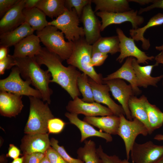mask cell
I'll return each instance as SVG.
<instances>
[{
  "label": "cell",
  "instance_id": "7",
  "mask_svg": "<svg viewBox=\"0 0 163 163\" xmlns=\"http://www.w3.org/2000/svg\"><path fill=\"white\" fill-rule=\"evenodd\" d=\"M20 72L18 67H13L9 76L0 80V91H4L21 96H33L42 99L40 92L30 86L32 84L29 80H23L21 78Z\"/></svg>",
  "mask_w": 163,
  "mask_h": 163
},
{
  "label": "cell",
  "instance_id": "25",
  "mask_svg": "<svg viewBox=\"0 0 163 163\" xmlns=\"http://www.w3.org/2000/svg\"><path fill=\"white\" fill-rule=\"evenodd\" d=\"M147 100L144 95L139 98L133 95L129 100L128 105L133 119L135 118L142 122L146 126L149 134L150 135L153 132L149 124L145 106V102Z\"/></svg>",
  "mask_w": 163,
  "mask_h": 163
},
{
  "label": "cell",
  "instance_id": "32",
  "mask_svg": "<svg viewBox=\"0 0 163 163\" xmlns=\"http://www.w3.org/2000/svg\"><path fill=\"white\" fill-rule=\"evenodd\" d=\"M145 104L149 124L153 132L162 126L163 113L155 105L150 104L147 99Z\"/></svg>",
  "mask_w": 163,
  "mask_h": 163
},
{
  "label": "cell",
  "instance_id": "16",
  "mask_svg": "<svg viewBox=\"0 0 163 163\" xmlns=\"http://www.w3.org/2000/svg\"><path fill=\"white\" fill-rule=\"evenodd\" d=\"M88 82L92 89L94 102L106 105L115 115L120 117L125 115L122 107L117 104L110 97L107 85L98 83L89 77Z\"/></svg>",
  "mask_w": 163,
  "mask_h": 163
},
{
  "label": "cell",
  "instance_id": "26",
  "mask_svg": "<svg viewBox=\"0 0 163 163\" xmlns=\"http://www.w3.org/2000/svg\"><path fill=\"white\" fill-rule=\"evenodd\" d=\"M163 24V14L159 13L151 18L147 24L143 27L136 29L129 30V34L132 38L136 41H140L142 42V48L145 50L149 49L150 44L149 39L145 38L144 34L148 28Z\"/></svg>",
  "mask_w": 163,
  "mask_h": 163
},
{
  "label": "cell",
  "instance_id": "49",
  "mask_svg": "<svg viewBox=\"0 0 163 163\" xmlns=\"http://www.w3.org/2000/svg\"><path fill=\"white\" fill-rule=\"evenodd\" d=\"M24 156L23 155L21 157H18L10 163H24Z\"/></svg>",
  "mask_w": 163,
  "mask_h": 163
},
{
  "label": "cell",
  "instance_id": "27",
  "mask_svg": "<svg viewBox=\"0 0 163 163\" xmlns=\"http://www.w3.org/2000/svg\"><path fill=\"white\" fill-rule=\"evenodd\" d=\"M95 5L94 12L119 13L131 10L129 0H92Z\"/></svg>",
  "mask_w": 163,
  "mask_h": 163
},
{
  "label": "cell",
  "instance_id": "50",
  "mask_svg": "<svg viewBox=\"0 0 163 163\" xmlns=\"http://www.w3.org/2000/svg\"><path fill=\"white\" fill-rule=\"evenodd\" d=\"M154 139L158 141H163V134H157L154 137Z\"/></svg>",
  "mask_w": 163,
  "mask_h": 163
},
{
  "label": "cell",
  "instance_id": "47",
  "mask_svg": "<svg viewBox=\"0 0 163 163\" xmlns=\"http://www.w3.org/2000/svg\"><path fill=\"white\" fill-rule=\"evenodd\" d=\"M129 2H134L141 5L152 3L153 0H129Z\"/></svg>",
  "mask_w": 163,
  "mask_h": 163
},
{
  "label": "cell",
  "instance_id": "35",
  "mask_svg": "<svg viewBox=\"0 0 163 163\" xmlns=\"http://www.w3.org/2000/svg\"><path fill=\"white\" fill-rule=\"evenodd\" d=\"M91 2V0H65V6L69 10L74 8L80 18L84 8Z\"/></svg>",
  "mask_w": 163,
  "mask_h": 163
},
{
  "label": "cell",
  "instance_id": "22",
  "mask_svg": "<svg viewBox=\"0 0 163 163\" xmlns=\"http://www.w3.org/2000/svg\"><path fill=\"white\" fill-rule=\"evenodd\" d=\"M133 58L128 57L121 67L114 72L103 78V81L115 79L125 80L129 83L134 94H139L141 91L137 86L135 72L132 65Z\"/></svg>",
  "mask_w": 163,
  "mask_h": 163
},
{
  "label": "cell",
  "instance_id": "21",
  "mask_svg": "<svg viewBox=\"0 0 163 163\" xmlns=\"http://www.w3.org/2000/svg\"><path fill=\"white\" fill-rule=\"evenodd\" d=\"M159 64L156 62L154 65L142 66L137 62L136 59L133 58L132 65L135 72L138 86L147 88L149 85L156 86V84L163 77V75L157 77L151 75L154 67Z\"/></svg>",
  "mask_w": 163,
  "mask_h": 163
},
{
  "label": "cell",
  "instance_id": "39",
  "mask_svg": "<svg viewBox=\"0 0 163 163\" xmlns=\"http://www.w3.org/2000/svg\"><path fill=\"white\" fill-rule=\"evenodd\" d=\"M45 155L50 163H68L51 146L47 150Z\"/></svg>",
  "mask_w": 163,
  "mask_h": 163
},
{
  "label": "cell",
  "instance_id": "9",
  "mask_svg": "<svg viewBox=\"0 0 163 163\" xmlns=\"http://www.w3.org/2000/svg\"><path fill=\"white\" fill-rule=\"evenodd\" d=\"M133 163H155L163 157V145L149 141L142 144L136 142L130 151Z\"/></svg>",
  "mask_w": 163,
  "mask_h": 163
},
{
  "label": "cell",
  "instance_id": "29",
  "mask_svg": "<svg viewBox=\"0 0 163 163\" xmlns=\"http://www.w3.org/2000/svg\"><path fill=\"white\" fill-rule=\"evenodd\" d=\"M36 7L53 20L62 14L67 9L65 0H39Z\"/></svg>",
  "mask_w": 163,
  "mask_h": 163
},
{
  "label": "cell",
  "instance_id": "11",
  "mask_svg": "<svg viewBox=\"0 0 163 163\" xmlns=\"http://www.w3.org/2000/svg\"><path fill=\"white\" fill-rule=\"evenodd\" d=\"M95 14L101 18V31L110 25L120 24L126 21L130 22L133 29H136L144 21L143 17L138 15V11L133 9L119 13L99 11Z\"/></svg>",
  "mask_w": 163,
  "mask_h": 163
},
{
  "label": "cell",
  "instance_id": "45",
  "mask_svg": "<svg viewBox=\"0 0 163 163\" xmlns=\"http://www.w3.org/2000/svg\"><path fill=\"white\" fill-rule=\"evenodd\" d=\"M39 0H25L24 8L30 9L36 7Z\"/></svg>",
  "mask_w": 163,
  "mask_h": 163
},
{
  "label": "cell",
  "instance_id": "4",
  "mask_svg": "<svg viewBox=\"0 0 163 163\" xmlns=\"http://www.w3.org/2000/svg\"><path fill=\"white\" fill-rule=\"evenodd\" d=\"M30 102L29 113L24 127V133H48V123L54 117L47 103L39 98L29 97Z\"/></svg>",
  "mask_w": 163,
  "mask_h": 163
},
{
  "label": "cell",
  "instance_id": "24",
  "mask_svg": "<svg viewBox=\"0 0 163 163\" xmlns=\"http://www.w3.org/2000/svg\"><path fill=\"white\" fill-rule=\"evenodd\" d=\"M34 30L26 22L10 31L0 35V46L9 48L14 46L25 37L33 34Z\"/></svg>",
  "mask_w": 163,
  "mask_h": 163
},
{
  "label": "cell",
  "instance_id": "46",
  "mask_svg": "<svg viewBox=\"0 0 163 163\" xmlns=\"http://www.w3.org/2000/svg\"><path fill=\"white\" fill-rule=\"evenodd\" d=\"M9 48L0 46V61L5 59L8 54Z\"/></svg>",
  "mask_w": 163,
  "mask_h": 163
},
{
  "label": "cell",
  "instance_id": "34",
  "mask_svg": "<svg viewBox=\"0 0 163 163\" xmlns=\"http://www.w3.org/2000/svg\"><path fill=\"white\" fill-rule=\"evenodd\" d=\"M51 146L68 163H85L78 158H75L71 157L66 152L64 147L58 144V141L52 138L50 140Z\"/></svg>",
  "mask_w": 163,
  "mask_h": 163
},
{
  "label": "cell",
  "instance_id": "30",
  "mask_svg": "<svg viewBox=\"0 0 163 163\" xmlns=\"http://www.w3.org/2000/svg\"><path fill=\"white\" fill-rule=\"evenodd\" d=\"M92 51L113 55L120 52V40L117 36L101 37L92 45Z\"/></svg>",
  "mask_w": 163,
  "mask_h": 163
},
{
  "label": "cell",
  "instance_id": "42",
  "mask_svg": "<svg viewBox=\"0 0 163 163\" xmlns=\"http://www.w3.org/2000/svg\"><path fill=\"white\" fill-rule=\"evenodd\" d=\"M23 155L24 156V163H39L45 155L42 153H34Z\"/></svg>",
  "mask_w": 163,
  "mask_h": 163
},
{
  "label": "cell",
  "instance_id": "3",
  "mask_svg": "<svg viewBox=\"0 0 163 163\" xmlns=\"http://www.w3.org/2000/svg\"><path fill=\"white\" fill-rule=\"evenodd\" d=\"M73 42V49L66 60L67 63L78 68L97 83L103 84L102 75L97 73L91 64L92 45L86 42L85 37Z\"/></svg>",
  "mask_w": 163,
  "mask_h": 163
},
{
  "label": "cell",
  "instance_id": "38",
  "mask_svg": "<svg viewBox=\"0 0 163 163\" xmlns=\"http://www.w3.org/2000/svg\"><path fill=\"white\" fill-rule=\"evenodd\" d=\"M108 56L107 54L97 51H92L91 57L92 66H99L102 65Z\"/></svg>",
  "mask_w": 163,
  "mask_h": 163
},
{
  "label": "cell",
  "instance_id": "2",
  "mask_svg": "<svg viewBox=\"0 0 163 163\" xmlns=\"http://www.w3.org/2000/svg\"><path fill=\"white\" fill-rule=\"evenodd\" d=\"M15 59V66L18 68L22 77L26 80H30L32 85L41 93L43 101L50 104L53 93L49 87L51 80L50 73L47 70H44L40 68L35 57Z\"/></svg>",
  "mask_w": 163,
  "mask_h": 163
},
{
  "label": "cell",
  "instance_id": "1",
  "mask_svg": "<svg viewBox=\"0 0 163 163\" xmlns=\"http://www.w3.org/2000/svg\"><path fill=\"white\" fill-rule=\"evenodd\" d=\"M40 66L45 65L52 77L51 82H55L66 90L73 99L80 96L77 80L81 74L76 68L69 65L66 67L58 55L50 52L45 47H42L40 53L35 56Z\"/></svg>",
  "mask_w": 163,
  "mask_h": 163
},
{
  "label": "cell",
  "instance_id": "28",
  "mask_svg": "<svg viewBox=\"0 0 163 163\" xmlns=\"http://www.w3.org/2000/svg\"><path fill=\"white\" fill-rule=\"evenodd\" d=\"M23 13L25 22L29 24L35 30L40 31L48 25V22L46 15L40 10L35 7L27 9L24 8Z\"/></svg>",
  "mask_w": 163,
  "mask_h": 163
},
{
  "label": "cell",
  "instance_id": "36",
  "mask_svg": "<svg viewBox=\"0 0 163 163\" xmlns=\"http://www.w3.org/2000/svg\"><path fill=\"white\" fill-rule=\"evenodd\" d=\"M66 125L65 123L61 119L53 118L50 120L48 123V133L58 134L63 130Z\"/></svg>",
  "mask_w": 163,
  "mask_h": 163
},
{
  "label": "cell",
  "instance_id": "23",
  "mask_svg": "<svg viewBox=\"0 0 163 163\" xmlns=\"http://www.w3.org/2000/svg\"><path fill=\"white\" fill-rule=\"evenodd\" d=\"M84 121L110 135H117L120 118L114 115L101 117H85Z\"/></svg>",
  "mask_w": 163,
  "mask_h": 163
},
{
  "label": "cell",
  "instance_id": "10",
  "mask_svg": "<svg viewBox=\"0 0 163 163\" xmlns=\"http://www.w3.org/2000/svg\"><path fill=\"white\" fill-rule=\"evenodd\" d=\"M120 40V54L117 61L122 63L126 57H135L139 63L147 64L149 60L155 59L153 56H148L139 49L136 45L134 40L131 37H128L119 28L116 30Z\"/></svg>",
  "mask_w": 163,
  "mask_h": 163
},
{
  "label": "cell",
  "instance_id": "14",
  "mask_svg": "<svg viewBox=\"0 0 163 163\" xmlns=\"http://www.w3.org/2000/svg\"><path fill=\"white\" fill-rule=\"evenodd\" d=\"M80 20L83 24L85 40L88 43L92 45L101 37V22L92 10L91 4L84 8Z\"/></svg>",
  "mask_w": 163,
  "mask_h": 163
},
{
  "label": "cell",
  "instance_id": "52",
  "mask_svg": "<svg viewBox=\"0 0 163 163\" xmlns=\"http://www.w3.org/2000/svg\"><path fill=\"white\" fill-rule=\"evenodd\" d=\"M155 49L157 50L163 51V44L160 46H156Z\"/></svg>",
  "mask_w": 163,
  "mask_h": 163
},
{
  "label": "cell",
  "instance_id": "53",
  "mask_svg": "<svg viewBox=\"0 0 163 163\" xmlns=\"http://www.w3.org/2000/svg\"><path fill=\"white\" fill-rule=\"evenodd\" d=\"M120 163H130L127 159H124L121 160Z\"/></svg>",
  "mask_w": 163,
  "mask_h": 163
},
{
  "label": "cell",
  "instance_id": "54",
  "mask_svg": "<svg viewBox=\"0 0 163 163\" xmlns=\"http://www.w3.org/2000/svg\"><path fill=\"white\" fill-rule=\"evenodd\" d=\"M155 163H163V157L157 161Z\"/></svg>",
  "mask_w": 163,
  "mask_h": 163
},
{
  "label": "cell",
  "instance_id": "6",
  "mask_svg": "<svg viewBox=\"0 0 163 163\" xmlns=\"http://www.w3.org/2000/svg\"><path fill=\"white\" fill-rule=\"evenodd\" d=\"M80 20L75 9H66L61 15L51 21L48 25L54 26L64 34L68 41L74 42L85 37L83 27H79Z\"/></svg>",
  "mask_w": 163,
  "mask_h": 163
},
{
  "label": "cell",
  "instance_id": "12",
  "mask_svg": "<svg viewBox=\"0 0 163 163\" xmlns=\"http://www.w3.org/2000/svg\"><path fill=\"white\" fill-rule=\"evenodd\" d=\"M66 108L70 113L77 115L82 114L85 117L104 116L114 115L108 107L95 102H85L78 97L69 101Z\"/></svg>",
  "mask_w": 163,
  "mask_h": 163
},
{
  "label": "cell",
  "instance_id": "19",
  "mask_svg": "<svg viewBox=\"0 0 163 163\" xmlns=\"http://www.w3.org/2000/svg\"><path fill=\"white\" fill-rule=\"evenodd\" d=\"M65 115L71 123L75 125L80 130L81 133V142H84L87 138L92 136L102 138L105 139L106 142H111L113 140L111 135L96 129L91 125L79 119L78 115L67 112L65 113Z\"/></svg>",
  "mask_w": 163,
  "mask_h": 163
},
{
  "label": "cell",
  "instance_id": "5",
  "mask_svg": "<svg viewBox=\"0 0 163 163\" xmlns=\"http://www.w3.org/2000/svg\"><path fill=\"white\" fill-rule=\"evenodd\" d=\"M41 42L49 51L58 55L62 60H67L71 56L74 43L66 42L64 34L55 27L48 25L36 31Z\"/></svg>",
  "mask_w": 163,
  "mask_h": 163
},
{
  "label": "cell",
  "instance_id": "33",
  "mask_svg": "<svg viewBox=\"0 0 163 163\" xmlns=\"http://www.w3.org/2000/svg\"><path fill=\"white\" fill-rule=\"evenodd\" d=\"M89 77L82 73L78 77L77 80L78 86L83 98L82 100L86 102H94L91 88L88 82Z\"/></svg>",
  "mask_w": 163,
  "mask_h": 163
},
{
  "label": "cell",
  "instance_id": "13",
  "mask_svg": "<svg viewBox=\"0 0 163 163\" xmlns=\"http://www.w3.org/2000/svg\"><path fill=\"white\" fill-rule=\"evenodd\" d=\"M103 84H107L109 86L114 99L121 104L127 119L133 120L128 105L129 100L134 94L131 85L127 84L120 79L103 81Z\"/></svg>",
  "mask_w": 163,
  "mask_h": 163
},
{
  "label": "cell",
  "instance_id": "41",
  "mask_svg": "<svg viewBox=\"0 0 163 163\" xmlns=\"http://www.w3.org/2000/svg\"><path fill=\"white\" fill-rule=\"evenodd\" d=\"M19 0H0V17L1 18Z\"/></svg>",
  "mask_w": 163,
  "mask_h": 163
},
{
  "label": "cell",
  "instance_id": "8",
  "mask_svg": "<svg viewBox=\"0 0 163 163\" xmlns=\"http://www.w3.org/2000/svg\"><path fill=\"white\" fill-rule=\"evenodd\" d=\"M120 123L117 135L123 140L125 146L127 159L129 158V153L135 142L137 136L140 134L147 136L149 134L145 125L136 118L129 120L126 118L124 115L120 116Z\"/></svg>",
  "mask_w": 163,
  "mask_h": 163
},
{
  "label": "cell",
  "instance_id": "51",
  "mask_svg": "<svg viewBox=\"0 0 163 163\" xmlns=\"http://www.w3.org/2000/svg\"><path fill=\"white\" fill-rule=\"evenodd\" d=\"M39 163H50V162L48 158L45 156Z\"/></svg>",
  "mask_w": 163,
  "mask_h": 163
},
{
  "label": "cell",
  "instance_id": "17",
  "mask_svg": "<svg viewBox=\"0 0 163 163\" xmlns=\"http://www.w3.org/2000/svg\"><path fill=\"white\" fill-rule=\"evenodd\" d=\"M25 0H19L1 18L0 34L12 31L25 22L23 13Z\"/></svg>",
  "mask_w": 163,
  "mask_h": 163
},
{
  "label": "cell",
  "instance_id": "44",
  "mask_svg": "<svg viewBox=\"0 0 163 163\" xmlns=\"http://www.w3.org/2000/svg\"><path fill=\"white\" fill-rule=\"evenodd\" d=\"M20 155V150L14 144H10L6 156L14 159L19 157Z\"/></svg>",
  "mask_w": 163,
  "mask_h": 163
},
{
  "label": "cell",
  "instance_id": "48",
  "mask_svg": "<svg viewBox=\"0 0 163 163\" xmlns=\"http://www.w3.org/2000/svg\"><path fill=\"white\" fill-rule=\"evenodd\" d=\"M156 62L158 63H161L163 64V51L161 52L157 55L155 59Z\"/></svg>",
  "mask_w": 163,
  "mask_h": 163
},
{
  "label": "cell",
  "instance_id": "20",
  "mask_svg": "<svg viewBox=\"0 0 163 163\" xmlns=\"http://www.w3.org/2000/svg\"><path fill=\"white\" fill-rule=\"evenodd\" d=\"M40 40L37 35L28 36L15 45L12 55L15 58L34 57L41 50Z\"/></svg>",
  "mask_w": 163,
  "mask_h": 163
},
{
  "label": "cell",
  "instance_id": "37",
  "mask_svg": "<svg viewBox=\"0 0 163 163\" xmlns=\"http://www.w3.org/2000/svg\"><path fill=\"white\" fill-rule=\"evenodd\" d=\"M97 151L101 158V163H120L121 160L118 156L116 155H108L104 152L101 145L97 149Z\"/></svg>",
  "mask_w": 163,
  "mask_h": 163
},
{
  "label": "cell",
  "instance_id": "40",
  "mask_svg": "<svg viewBox=\"0 0 163 163\" xmlns=\"http://www.w3.org/2000/svg\"><path fill=\"white\" fill-rule=\"evenodd\" d=\"M15 59L13 55L8 54L4 59L0 61V75L4 74L6 70L15 66Z\"/></svg>",
  "mask_w": 163,
  "mask_h": 163
},
{
  "label": "cell",
  "instance_id": "18",
  "mask_svg": "<svg viewBox=\"0 0 163 163\" xmlns=\"http://www.w3.org/2000/svg\"><path fill=\"white\" fill-rule=\"evenodd\" d=\"M22 96L4 91L0 92V113L4 117H15L21 112L23 107Z\"/></svg>",
  "mask_w": 163,
  "mask_h": 163
},
{
  "label": "cell",
  "instance_id": "15",
  "mask_svg": "<svg viewBox=\"0 0 163 163\" xmlns=\"http://www.w3.org/2000/svg\"><path fill=\"white\" fill-rule=\"evenodd\" d=\"M49 133L26 134L21 140L20 148L23 155L34 153L45 154L51 146Z\"/></svg>",
  "mask_w": 163,
  "mask_h": 163
},
{
  "label": "cell",
  "instance_id": "31",
  "mask_svg": "<svg viewBox=\"0 0 163 163\" xmlns=\"http://www.w3.org/2000/svg\"><path fill=\"white\" fill-rule=\"evenodd\" d=\"M84 142V146L79 148L77 151L78 158L85 163H101L94 142L91 140H85Z\"/></svg>",
  "mask_w": 163,
  "mask_h": 163
},
{
  "label": "cell",
  "instance_id": "43",
  "mask_svg": "<svg viewBox=\"0 0 163 163\" xmlns=\"http://www.w3.org/2000/svg\"><path fill=\"white\" fill-rule=\"evenodd\" d=\"M156 8L163 9V0H153L152 4L146 8H141L138 13L141 14Z\"/></svg>",
  "mask_w": 163,
  "mask_h": 163
}]
</instances>
